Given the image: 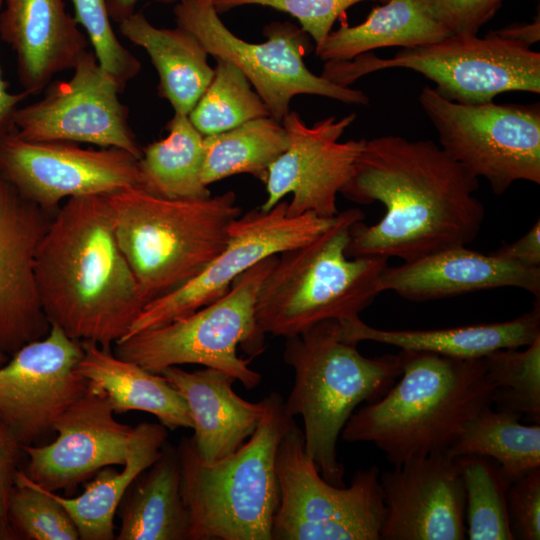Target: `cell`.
<instances>
[{
  "label": "cell",
  "mask_w": 540,
  "mask_h": 540,
  "mask_svg": "<svg viewBox=\"0 0 540 540\" xmlns=\"http://www.w3.org/2000/svg\"><path fill=\"white\" fill-rule=\"evenodd\" d=\"M364 217L358 208L338 212L314 239L278 255L256 300L265 335L290 338L325 320L358 317L380 294L378 279L388 258L346 254L350 227Z\"/></svg>",
  "instance_id": "obj_7"
},
{
  "label": "cell",
  "mask_w": 540,
  "mask_h": 540,
  "mask_svg": "<svg viewBox=\"0 0 540 540\" xmlns=\"http://www.w3.org/2000/svg\"><path fill=\"white\" fill-rule=\"evenodd\" d=\"M167 137L142 148L138 159L145 191L168 199H205L211 196L202 181L204 136L188 115L174 113L167 122Z\"/></svg>",
  "instance_id": "obj_30"
},
{
  "label": "cell",
  "mask_w": 540,
  "mask_h": 540,
  "mask_svg": "<svg viewBox=\"0 0 540 540\" xmlns=\"http://www.w3.org/2000/svg\"><path fill=\"white\" fill-rule=\"evenodd\" d=\"M418 101L440 147L495 195L519 180L540 184L539 103L461 104L428 86Z\"/></svg>",
  "instance_id": "obj_12"
},
{
  "label": "cell",
  "mask_w": 540,
  "mask_h": 540,
  "mask_svg": "<svg viewBox=\"0 0 540 540\" xmlns=\"http://www.w3.org/2000/svg\"><path fill=\"white\" fill-rule=\"evenodd\" d=\"M8 519L14 539L78 540L77 528L65 508L22 470L11 492Z\"/></svg>",
  "instance_id": "obj_36"
},
{
  "label": "cell",
  "mask_w": 540,
  "mask_h": 540,
  "mask_svg": "<svg viewBox=\"0 0 540 540\" xmlns=\"http://www.w3.org/2000/svg\"><path fill=\"white\" fill-rule=\"evenodd\" d=\"M80 342L83 354L77 369L106 394L115 413L143 411L157 417L167 429L193 428L186 401L162 375L117 357L111 348Z\"/></svg>",
  "instance_id": "obj_25"
},
{
  "label": "cell",
  "mask_w": 540,
  "mask_h": 540,
  "mask_svg": "<svg viewBox=\"0 0 540 540\" xmlns=\"http://www.w3.org/2000/svg\"><path fill=\"white\" fill-rule=\"evenodd\" d=\"M465 490L466 536L470 540H513L507 508L511 485L499 464L480 455L455 458Z\"/></svg>",
  "instance_id": "obj_33"
},
{
  "label": "cell",
  "mask_w": 540,
  "mask_h": 540,
  "mask_svg": "<svg viewBox=\"0 0 540 540\" xmlns=\"http://www.w3.org/2000/svg\"><path fill=\"white\" fill-rule=\"evenodd\" d=\"M167 437V428L161 423H153L121 471L112 466L100 469L91 481L85 482V490L79 496L64 497L45 489L65 508L77 528L79 539H116L114 518L118 506L131 482L159 458Z\"/></svg>",
  "instance_id": "obj_29"
},
{
  "label": "cell",
  "mask_w": 540,
  "mask_h": 540,
  "mask_svg": "<svg viewBox=\"0 0 540 540\" xmlns=\"http://www.w3.org/2000/svg\"><path fill=\"white\" fill-rule=\"evenodd\" d=\"M436 18L452 34L476 35L504 0H427Z\"/></svg>",
  "instance_id": "obj_40"
},
{
  "label": "cell",
  "mask_w": 540,
  "mask_h": 540,
  "mask_svg": "<svg viewBox=\"0 0 540 540\" xmlns=\"http://www.w3.org/2000/svg\"><path fill=\"white\" fill-rule=\"evenodd\" d=\"M275 468L280 503L272 540H380L386 506L377 466L357 471L348 487L327 482L294 421L278 445Z\"/></svg>",
  "instance_id": "obj_10"
},
{
  "label": "cell",
  "mask_w": 540,
  "mask_h": 540,
  "mask_svg": "<svg viewBox=\"0 0 540 540\" xmlns=\"http://www.w3.org/2000/svg\"><path fill=\"white\" fill-rule=\"evenodd\" d=\"M270 116L266 104L244 73L231 62L216 58L213 78L188 114L203 135L221 133L249 120Z\"/></svg>",
  "instance_id": "obj_34"
},
{
  "label": "cell",
  "mask_w": 540,
  "mask_h": 540,
  "mask_svg": "<svg viewBox=\"0 0 540 540\" xmlns=\"http://www.w3.org/2000/svg\"><path fill=\"white\" fill-rule=\"evenodd\" d=\"M51 219L0 172V351L9 357L46 336L51 326L35 275L37 251Z\"/></svg>",
  "instance_id": "obj_19"
},
{
  "label": "cell",
  "mask_w": 540,
  "mask_h": 540,
  "mask_svg": "<svg viewBox=\"0 0 540 540\" xmlns=\"http://www.w3.org/2000/svg\"><path fill=\"white\" fill-rule=\"evenodd\" d=\"M114 414L106 394L89 383L86 392L55 420L53 442L22 445L28 458L22 471L38 486L72 496L100 469L124 466L153 423L130 426Z\"/></svg>",
  "instance_id": "obj_16"
},
{
  "label": "cell",
  "mask_w": 540,
  "mask_h": 540,
  "mask_svg": "<svg viewBox=\"0 0 540 540\" xmlns=\"http://www.w3.org/2000/svg\"><path fill=\"white\" fill-rule=\"evenodd\" d=\"M262 400L264 412L256 430L225 458L206 462L191 437L181 439L177 451L188 540H272L280 503L276 452L294 418L277 392Z\"/></svg>",
  "instance_id": "obj_4"
},
{
  "label": "cell",
  "mask_w": 540,
  "mask_h": 540,
  "mask_svg": "<svg viewBox=\"0 0 540 540\" xmlns=\"http://www.w3.org/2000/svg\"><path fill=\"white\" fill-rule=\"evenodd\" d=\"M502 287L523 289L539 298L540 268L458 246L387 266L378 279L380 293L394 291L416 302Z\"/></svg>",
  "instance_id": "obj_21"
},
{
  "label": "cell",
  "mask_w": 540,
  "mask_h": 540,
  "mask_svg": "<svg viewBox=\"0 0 540 540\" xmlns=\"http://www.w3.org/2000/svg\"><path fill=\"white\" fill-rule=\"evenodd\" d=\"M520 418L512 412L485 407L466 423L447 454L452 458L489 457L512 484L540 468V425H524Z\"/></svg>",
  "instance_id": "obj_31"
},
{
  "label": "cell",
  "mask_w": 540,
  "mask_h": 540,
  "mask_svg": "<svg viewBox=\"0 0 540 540\" xmlns=\"http://www.w3.org/2000/svg\"><path fill=\"white\" fill-rule=\"evenodd\" d=\"M355 119V113L341 119L330 116L308 126L297 112L289 111L281 121L289 144L268 169L267 197L260 209L270 210L292 194L289 216L308 212L326 218L337 215V195L350 180L365 141L339 142Z\"/></svg>",
  "instance_id": "obj_17"
},
{
  "label": "cell",
  "mask_w": 540,
  "mask_h": 540,
  "mask_svg": "<svg viewBox=\"0 0 540 540\" xmlns=\"http://www.w3.org/2000/svg\"><path fill=\"white\" fill-rule=\"evenodd\" d=\"M119 31L149 55L159 76L158 95L174 113L188 115L214 75L199 39L179 26L158 28L141 11L121 20Z\"/></svg>",
  "instance_id": "obj_26"
},
{
  "label": "cell",
  "mask_w": 540,
  "mask_h": 540,
  "mask_svg": "<svg viewBox=\"0 0 540 540\" xmlns=\"http://www.w3.org/2000/svg\"><path fill=\"white\" fill-rule=\"evenodd\" d=\"M24 455L22 444L0 417V539H14L8 519V506Z\"/></svg>",
  "instance_id": "obj_41"
},
{
  "label": "cell",
  "mask_w": 540,
  "mask_h": 540,
  "mask_svg": "<svg viewBox=\"0 0 540 540\" xmlns=\"http://www.w3.org/2000/svg\"><path fill=\"white\" fill-rule=\"evenodd\" d=\"M499 36L520 42L528 47L540 39V18L537 17L531 23L513 24L495 31Z\"/></svg>",
  "instance_id": "obj_44"
},
{
  "label": "cell",
  "mask_w": 540,
  "mask_h": 540,
  "mask_svg": "<svg viewBox=\"0 0 540 540\" xmlns=\"http://www.w3.org/2000/svg\"><path fill=\"white\" fill-rule=\"evenodd\" d=\"M484 360L497 410L526 415L540 424V337L524 350L499 349Z\"/></svg>",
  "instance_id": "obj_35"
},
{
  "label": "cell",
  "mask_w": 540,
  "mask_h": 540,
  "mask_svg": "<svg viewBox=\"0 0 540 540\" xmlns=\"http://www.w3.org/2000/svg\"><path fill=\"white\" fill-rule=\"evenodd\" d=\"M277 257L258 262L235 279L225 295L193 313L119 340L114 354L155 374L170 366L199 364L232 376L246 389L255 388L262 375L249 368L250 360L238 356L237 347L251 357L265 349L256 300Z\"/></svg>",
  "instance_id": "obj_8"
},
{
  "label": "cell",
  "mask_w": 540,
  "mask_h": 540,
  "mask_svg": "<svg viewBox=\"0 0 540 540\" xmlns=\"http://www.w3.org/2000/svg\"><path fill=\"white\" fill-rule=\"evenodd\" d=\"M340 323V337L356 345L374 341L401 350L426 351L458 358H480L496 350L521 348L540 337V302L521 316L486 323L430 330H383L364 323L360 317Z\"/></svg>",
  "instance_id": "obj_24"
},
{
  "label": "cell",
  "mask_w": 540,
  "mask_h": 540,
  "mask_svg": "<svg viewBox=\"0 0 540 540\" xmlns=\"http://www.w3.org/2000/svg\"><path fill=\"white\" fill-rule=\"evenodd\" d=\"M176 25L191 32L209 55L239 68L266 104L270 116L281 122L299 94L324 96L348 104L366 105L361 90L338 85L312 73L304 62L309 35L291 22H272L264 28L267 40L250 43L233 34L209 0H178Z\"/></svg>",
  "instance_id": "obj_11"
},
{
  "label": "cell",
  "mask_w": 540,
  "mask_h": 540,
  "mask_svg": "<svg viewBox=\"0 0 540 540\" xmlns=\"http://www.w3.org/2000/svg\"><path fill=\"white\" fill-rule=\"evenodd\" d=\"M9 359V356L3 352L0 351V366L5 364L7 360Z\"/></svg>",
  "instance_id": "obj_46"
},
{
  "label": "cell",
  "mask_w": 540,
  "mask_h": 540,
  "mask_svg": "<svg viewBox=\"0 0 540 540\" xmlns=\"http://www.w3.org/2000/svg\"><path fill=\"white\" fill-rule=\"evenodd\" d=\"M105 196L145 305L201 273L224 249L230 226L241 215L233 191L183 200L136 186Z\"/></svg>",
  "instance_id": "obj_5"
},
{
  "label": "cell",
  "mask_w": 540,
  "mask_h": 540,
  "mask_svg": "<svg viewBox=\"0 0 540 540\" xmlns=\"http://www.w3.org/2000/svg\"><path fill=\"white\" fill-rule=\"evenodd\" d=\"M164 4L176 3L178 0H157ZM138 0H107L108 13L111 19L120 22L135 12Z\"/></svg>",
  "instance_id": "obj_45"
},
{
  "label": "cell",
  "mask_w": 540,
  "mask_h": 540,
  "mask_svg": "<svg viewBox=\"0 0 540 540\" xmlns=\"http://www.w3.org/2000/svg\"><path fill=\"white\" fill-rule=\"evenodd\" d=\"M494 253L527 267L540 268V220L522 237L502 245Z\"/></svg>",
  "instance_id": "obj_42"
},
{
  "label": "cell",
  "mask_w": 540,
  "mask_h": 540,
  "mask_svg": "<svg viewBox=\"0 0 540 540\" xmlns=\"http://www.w3.org/2000/svg\"><path fill=\"white\" fill-rule=\"evenodd\" d=\"M2 0H0V11ZM29 95L24 91L12 93L8 89V83L4 80L0 67V137L14 128V115L20 107V103Z\"/></svg>",
  "instance_id": "obj_43"
},
{
  "label": "cell",
  "mask_w": 540,
  "mask_h": 540,
  "mask_svg": "<svg viewBox=\"0 0 540 540\" xmlns=\"http://www.w3.org/2000/svg\"><path fill=\"white\" fill-rule=\"evenodd\" d=\"M0 172L49 214L69 198L108 195L141 183L138 158L125 150L27 141L13 130L0 137Z\"/></svg>",
  "instance_id": "obj_15"
},
{
  "label": "cell",
  "mask_w": 540,
  "mask_h": 540,
  "mask_svg": "<svg viewBox=\"0 0 540 540\" xmlns=\"http://www.w3.org/2000/svg\"><path fill=\"white\" fill-rule=\"evenodd\" d=\"M427 0H388L375 6L362 23L342 25L316 46L321 60L349 61L384 47H416L451 35Z\"/></svg>",
  "instance_id": "obj_28"
},
{
  "label": "cell",
  "mask_w": 540,
  "mask_h": 540,
  "mask_svg": "<svg viewBox=\"0 0 540 540\" xmlns=\"http://www.w3.org/2000/svg\"><path fill=\"white\" fill-rule=\"evenodd\" d=\"M184 398L193 420V446L206 462L238 450L256 430L264 402H249L233 390L232 376L213 368L192 372L170 366L160 373Z\"/></svg>",
  "instance_id": "obj_23"
},
{
  "label": "cell",
  "mask_w": 540,
  "mask_h": 540,
  "mask_svg": "<svg viewBox=\"0 0 540 540\" xmlns=\"http://www.w3.org/2000/svg\"><path fill=\"white\" fill-rule=\"evenodd\" d=\"M363 1L385 3L388 0H220L215 8L219 13L243 5H261L285 12L299 21L301 29L318 46L332 31L340 16Z\"/></svg>",
  "instance_id": "obj_38"
},
{
  "label": "cell",
  "mask_w": 540,
  "mask_h": 540,
  "mask_svg": "<svg viewBox=\"0 0 540 540\" xmlns=\"http://www.w3.org/2000/svg\"><path fill=\"white\" fill-rule=\"evenodd\" d=\"M0 39L14 51L18 80L29 96L73 69L89 43L64 0H2Z\"/></svg>",
  "instance_id": "obj_22"
},
{
  "label": "cell",
  "mask_w": 540,
  "mask_h": 540,
  "mask_svg": "<svg viewBox=\"0 0 540 540\" xmlns=\"http://www.w3.org/2000/svg\"><path fill=\"white\" fill-rule=\"evenodd\" d=\"M379 480L386 506L380 539H466L465 490L455 458H414L380 473Z\"/></svg>",
  "instance_id": "obj_20"
},
{
  "label": "cell",
  "mask_w": 540,
  "mask_h": 540,
  "mask_svg": "<svg viewBox=\"0 0 540 540\" xmlns=\"http://www.w3.org/2000/svg\"><path fill=\"white\" fill-rule=\"evenodd\" d=\"M478 178L432 140L385 135L364 141L353 174L341 190L359 204L380 202L382 219L354 222L348 257L412 261L475 240L484 206L474 195Z\"/></svg>",
  "instance_id": "obj_1"
},
{
  "label": "cell",
  "mask_w": 540,
  "mask_h": 540,
  "mask_svg": "<svg viewBox=\"0 0 540 540\" xmlns=\"http://www.w3.org/2000/svg\"><path fill=\"white\" fill-rule=\"evenodd\" d=\"M287 205L281 200L270 210L257 208L241 214L230 226L226 246L206 268L181 287L148 302L123 338L166 325L219 299L249 268L311 241L336 216L308 212L292 217Z\"/></svg>",
  "instance_id": "obj_13"
},
{
  "label": "cell",
  "mask_w": 540,
  "mask_h": 540,
  "mask_svg": "<svg viewBox=\"0 0 540 540\" xmlns=\"http://www.w3.org/2000/svg\"><path fill=\"white\" fill-rule=\"evenodd\" d=\"M389 68L418 72L442 97L461 104L491 102L512 91L540 93V53L495 31L484 37L451 34L434 43L400 48L391 58L368 52L349 61H327L321 76L349 87L366 74Z\"/></svg>",
  "instance_id": "obj_9"
},
{
  "label": "cell",
  "mask_w": 540,
  "mask_h": 540,
  "mask_svg": "<svg viewBox=\"0 0 540 540\" xmlns=\"http://www.w3.org/2000/svg\"><path fill=\"white\" fill-rule=\"evenodd\" d=\"M35 275L49 323L77 341L111 348L145 306L105 195L72 197L60 206L39 245Z\"/></svg>",
  "instance_id": "obj_2"
},
{
  "label": "cell",
  "mask_w": 540,
  "mask_h": 540,
  "mask_svg": "<svg viewBox=\"0 0 540 540\" xmlns=\"http://www.w3.org/2000/svg\"><path fill=\"white\" fill-rule=\"evenodd\" d=\"M74 19L86 32L101 68L124 90L141 70L140 61L117 38L107 0H72Z\"/></svg>",
  "instance_id": "obj_37"
},
{
  "label": "cell",
  "mask_w": 540,
  "mask_h": 540,
  "mask_svg": "<svg viewBox=\"0 0 540 540\" xmlns=\"http://www.w3.org/2000/svg\"><path fill=\"white\" fill-rule=\"evenodd\" d=\"M283 360L295 373L285 411L302 416L305 450L321 476L345 486L338 438L359 404L377 401L399 378L400 357H365L341 339L339 321L325 320L286 338Z\"/></svg>",
  "instance_id": "obj_6"
},
{
  "label": "cell",
  "mask_w": 540,
  "mask_h": 540,
  "mask_svg": "<svg viewBox=\"0 0 540 540\" xmlns=\"http://www.w3.org/2000/svg\"><path fill=\"white\" fill-rule=\"evenodd\" d=\"M209 1H211L215 6L220 0H209Z\"/></svg>",
  "instance_id": "obj_47"
},
{
  "label": "cell",
  "mask_w": 540,
  "mask_h": 540,
  "mask_svg": "<svg viewBox=\"0 0 540 540\" xmlns=\"http://www.w3.org/2000/svg\"><path fill=\"white\" fill-rule=\"evenodd\" d=\"M399 381L354 412L341 431L347 442H370L393 466L447 453L466 423L491 406L495 386L484 357L458 358L401 350Z\"/></svg>",
  "instance_id": "obj_3"
},
{
  "label": "cell",
  "mask_w": 540,
  "mask_h": 540,
  "mask_svg": "<svg viewBox=\"0 0 540 540\" xmlns=\"http://www.w3.org/2000/svg\"><path fill=\"white\" fill-rule=\"evenodd\" d=\"M288 133L271 116L249 120L227 131L204 136L205 185L237 174H251L265 182L271 164L286 150Z\"/></svg>",
  "instance_id": "obj_32"
},
{
  "label": "cell",
  "mask_w": 540,
  "mask_h": 540,
  "mask_svg": "<svg viewBox=\"0 0 540 540\" xmlns=\"http://www.w3.org/2000/svg\"><path fill=\"white\" fill-rule=\"evenodd\" d=\"M80 341L51 325L41 339L23 345L0 366V417L22 445L53 431L55 420L88 388L77 366Z\"/></svg>",
  "instance_id": "obj_18"
},
{
  "label": "cell",
  "mask_w": 540,
  "mask_h": 540,
  "mask_svg": "<svg viewBox=\"0 0 540 540\" xmlns=\"http://www.w3.org/2000/svg\"><path fill=\"white\" fill-rule=\"evenodd\" d=\"M507 508L514 539H540V468L509 486Z\"/></svg>",
  "instance_id": "obj_39"
},
{
  "label": "cell",
  "mask_w": 540,
  "mask_h": 540,
  "mask_svg": "<svg viewBox=\"0 0 540 540\" xmlns=\"http://www.w3.org/2000/svg\"><path fill=\"white\" fill-rule=\"evenodd\" d=\"M177 448L167 441L159 458L127 488L117 509V540H188L189 516L180 492Z\"/></svg>",
  "instance_id": "obj_27"
},
{
  "label": "cell",
  "mask_w": 540,
  "mask_h": 540,
  "mask_svg": "<svg viewBox=\"0 0 540 540\" xmlns=\"http://www.w3.org/2000/svg\"><path fill=\"white\" fill-rule=\"evenodd\" d=\"M68 80L50 82L43 97L19 107L13 131L34 142L89 143L114 147L140 158L142 148L129 124V110L120 99L123 90L86 50Z\"/></svg>",
  "instance_id": "obj_14"
}]
</instances>
